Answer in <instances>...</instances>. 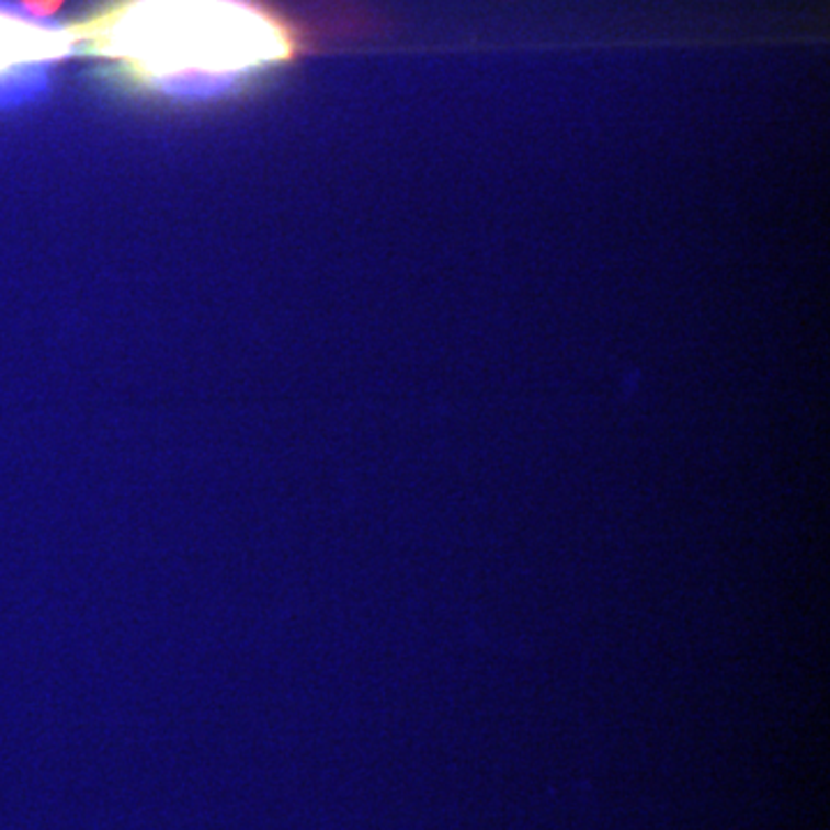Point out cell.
<instances>
[{
  "instance_id": "cell-1",
  "label": "cell",
  "mask_w": 830,
  "mask_h": 830,
  "mask_svg": "<svg viewBox=\"0 0 830 830\" xmlns=\"http://www.w3.org/2000/svg\"><path fill=\"white\" fill-rule=\"evenodd\" d=\"M70 33L118 86L173 102L231 98L300 54L261 0H102Z\"/></svg>"
},
{
  "instance_id": "cell-2",
  "label": "cell",
  "mask_w": 830,
  "mask_h": 830,
  "mask_svg": "<svg viewBox=\"0 0 830 830\" xmlns=\"http://www.w3.org/2000/svg\"><path fill=\"white\" fill-rule=\"evenodd\" d=\"M70 54V26L0 0V106L24 104L47 91L52 70Z\"/></svg>"
},
{
  "instance_id": "cell-3",
  "label": "cell",
  "mask_w": 830,
  "mask_h": 830,
  "mask_svg": "<svg viewBox=\"0 0 830 830\" xmlns=\"http://www.w3.org/2000/svg\"><path fill=\"white\" fill-rule=\"evenodd\" d=\"M60 3H62V0H24V8H26L31 14L44 19V16L54 14V12L60 8Z\"/></svg>"
}]
</instances>
